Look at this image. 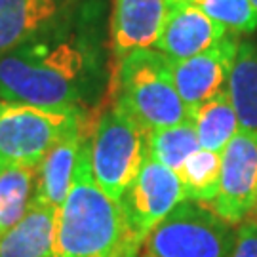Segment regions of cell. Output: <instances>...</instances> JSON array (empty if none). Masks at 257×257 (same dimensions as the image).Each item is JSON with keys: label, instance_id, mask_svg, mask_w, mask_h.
Returning <instances> with one entry per match:
<instances>
[{"label": "cell", "instance_id": "d6986e66", "mask_svg": "<svg viewBox=\"0 0 257 257\" xmlns=\"http://www.w3.org/2000/svg\"><path fill=\"white\" fill-rule=\"evenodd\" d=\"M183 183L187 200L210 204L219 189L221 153L198 149L187 158L183 168L177 172Z\"/></svg>", "mask_w": 257, "mask_h": 257}, {"label": "cell", "instance_id": "2e32d148", "mask_svg": "<svg viewBox=\"0 0 257 257\" xmlns=\"http://www.w3.org/2000/svg\"><path fill=\"white\" fill-rule=\"evenodd\" d=\"M191 118L200 149L213 153H223L230 139L240 132L238 116L227 92L217 93L210 101L196 107L191 112Z\"/></svg>", "mask_w": 257, "mask_h": 257}, {"label": "cell", "instance_id": "8992f818", "mask_svg": "<svg viewBox=\"0 0 257 257\" xmlns=\"http://www.w3.org/2000/svg\"><path fill=\"white\" fill-rule=\"evenodd\" d=\"M227 221L200 202L185 200L149 232L145 257H230L234 234Z\"/></svg>", "mask_w": 257, "mask_h": 257}, {"label": "cell", "instance_id": "cb8c5ba5", "mask_svg": "<svg viewBox=\"0 0 257 257\" xmlns=\"http://www.w3.org/2000/svg\"><path fill=\"white\" fill-rule=\"evenodd\" d=\"M249 2H251V6H253V8H255V12H257V0H249Z\"/></svg>", "mask_w": 257, "mask_h": 257}, {"label": "cell", "instance_id": "6da1fadb", "mask_svg": "<svg viewBox=\"0 0 257 257\" xmlns=\"http://www.w3.org/2000/svg\"><path fill=\"white\" fill-rule=\"evenodd\" d=\"M97 0H84L57 27L0 55V99L82 109L103 84Z\"/></svg>", "mask_w": 257, "mask_h": 257}, {"label": "cell", "instance_id": "7c38bea8", "mask_svg": "<svg viewBox=\"0 0 257 257\" xmlns=\"http://www.w3.org/2000/svg\"><path fill=\"white\" fill-rule=\"evenodd\" d=\"M229 33L191 2L170 8L156 50L170 61H183L217 46Z\"/></svg>", "mask_w": 257, "mask_h": 257}, {"label": "cell", "instance_id": "44dd1931", "mask_svg": "<svg viewBox=\"0 0 257 257\" xmlns=\"http://www.w3.org/2000/svg\"><path fill=\"white\" fill-rule=\"evenodd\" d=\"M230 257H257V221H246L238 227Z\"/></svg>", "mask_w": 257, "mask_h": 257}, {"label": "cell", "instance_id": "30bf717a", "mask_svg": "<svg viewBox=\"0 0 257 257\" xmlns=\"http://www.w3.org/2000/svg\"><path fill=\"white\" fill-rule=\"evenodd\" d=\"M84 0H0V55L57 27Z\"/></svg>", "mask_w": 257, "mask_h": 257}, {"label": "cell", "instance_id": "5b68a950", "mask_svg": "<svg viewBox=\"0 0 257 257\" xmlns=\"http://www.w3.org/2000/svg\"><path fill=\"white\" fill-rule=\"evenodd\" d=\"M147 156V132L118 105L105 110L90 141L93 177L105 194L120 202Z\"/></svg>", "mask_w": 257, "mask_h": 257}, {"label": "cell", "instance_id": "5bb4252c", "mask_svg": "<svg viewBox=\"0 0 257 257\" xmlns=\"http://www.w3.org/2000/svg\"><path fill=\"white\" fill-rule=\"evenodd\" d=\"M57 210L31 200L16 227L0 234V257H54Z\"/></svg>", "mask_w": 257, "mask_h": 257}, {"label": "cell", "instance_id": "ac0fdd59", "mask_svg": "<svg viewBox=\"0 0 257 257\" xmlns=\"http://www.w3.org/2000/svg\"><path fill=\"white\" fill-rule=\"evenodd\" d=\"M200 149L193 118L185 120L170 128L156 130L147 134L149 156L162 166L174 170L175 174L183 168L187 158Z\"/></svg>", "mask_w": 257, "mask_h": 257}, {"label": "cell", "instance_id": "ffe728a7", "mask_svg": "<svg viewBox=\"0 0 257 257\" xmlns=\"http://www.w3.org/2000/svg\"><path fill=\"white\" fill-rule=\"evenodd\" d=\"M191 4L225 27L229 35L240 37L257 29V12L249 0H191Z\"/></svg>", "mask_w": 257, "mask_h": 257}, {"label": "cell", "instance_id": "8fae6325", "mask_svg": "<svg viewBox=\"0 0 257 257\" xmlns=\"http://www.w3.org/2000/svg\"><path fill=\"white\" fill-rule=\"evenodd\" d=\"M170 0H112L110 48L116 57L156 46L170 14Z\"/></svg>", "mask_w": 257, "mask_h": 257}, {"label": "cell", "instance_id": "ba28073f", "mask_svg": "<svg viewBox=\"0 0 257 257\" xmlns=\"http://www.w3.org/2000/svg\"><path fill=\"white\" fill-rule=\"evenodd\" d=\"M229 225L257 221V132H244L221 153L219 189L206 204Z\"/></svg>", "mask_w": 257, "mask_h": 257}, {"label": "cell", "instance_id": "9a60e30c", "mask_svg": "<svg viewBox=\"0 0 257 257\" xmlns=\"http://www.w3.org/2000/svg\"><path fill=\"white\" fill-rule=\"evenodd\" d=\"M227 93L240 130L257 132V40H240L230 67Z\"/></svg>", "mask_w": 257, "mask_h": 257}, {"label": "cell", "instance_id": "603a6c76", "mask_svg": "<svg viewBox=\"0 0 257 257\" xmlns=\"http://www.w3.org/2000/svg\"><path fill=\"white\" fill-rule=\"evenodd\" d=\"M183 2H191V0H170V6H174V4H183Z\"/></svg>", "mask_w": 257, "mask_h": 257}, {"label": "cell", "instance_id": "52a82bcc", "mask_svg": "<svg viewBox=\"0 0 257 257\" xmlns=\"http://www.w3.org/2000/svg\"><path fill=\"white\" fill-rule=\"evenodd\" d=\"M185 200L187 194L179 175L147 156L118 202L130 238L143 246L149 232Z\"/></svg>", "mask_w": 257, "mask_h": 257}, {"label": "cell", "instance_id": "7402d4cb", "mask_svg": "<svg viewBox=\"0 0 257 257\" xmlns=\"http://www.w3.org/2000/svg\"><path fill=\"white\" fill-rule=\"evenodd\" d=\"M139 253V248H128V249H124V251H120L118 255H114V257H138Z\"/></svg>", "mask_w": 257, "mask_h": 257}, {"label": "cell", "instance_id": "3957f363", "mask_svg": "<svg viewBox=\"0 0 257 257\" xmlns=\"http://www.w3.org/2000/svg\"><path fill=\"white\" fill-rule=\"evenodd\" d=\"M116 105L147 134L191 118L175 88L168 57L151 48L122 57Z\"/></svg>", "mask_w": 257, "mask_h": 257}, {"label": "cell", "instance_id": "7a4b0ae2", "mask_svg": "<svg viewBox=\"0 0 257 257\" xmlns=\"http://www.w3.org/2000/svg\"><path fill=\"white\" fill-rule=\"evenodd\" d=\"M141 248L130 238L120 204L97 185L90 162V141L80 147L71 189L57 210L54 257H114Z\"/></svg>", "mask_w": 257, "mask_h": 257}, {"label": "cell", "instance_id": "4fadbf2b", "mask_svg": "<svg viewBox=\"0 0 257 257\" xmlns=\"http://www.w3.org/2000/svg\"><path fill=\"white\" fill-rule=\"evenodd\" d=\"M84 141H86V124H80L76 128L69 130L50 149V153L38 166L35 194H33L35 202L44 204L54 210L61 208L71 189L76 158Z\"/></svg>", "mask_w": 257, "mask_h": 257}, {"label": "cell", "instance_id": "e0dca14e", "mask_svg": "<svg viewBox=\"0 0 257 257\" xmlns=\"http://www.w3.org/2000/svg\"><path fill=\"white\" fill-rule=\"evenodd\" d=\"M38 168H8L0 172V234L16 227L27 213Z\"/></svg>", "mask_w": 257, "mask_h": 257}, {"label": "cell", "instance_id": "277c9868", "mask_svg": "<svg viewBox=\"0 0 257 257\" xmlns=\"http://www.w3.org/2000/svg\"><path fill=\"white\" fill-rule=\"evenodd\" d=\"M84 112L0 99V172L38 168L69 130L86 124Z\"/></svg>", "mask_w": 257, "mask_h": 257}, {"label": "cell", "instance_id": "9c48e42d", "mask_svg": "<svg viewBox=\"0 0 257 257\" xmlns=\"http://www.w3.org/2000/svg\"><path fill=\"white\" fill-rule=\"evenodd\" d=\"M238 37L229 35L217 46L183 61H170L175 88L189 112L217 93L227 92L230 67L238 48Z\"/></svg>", "mask_w": 257, "mask_h": 257}]
</instances>
